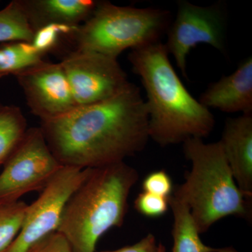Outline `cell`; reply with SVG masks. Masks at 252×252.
<instances>
[{
    "instance_id": "1",
    "label": "cell",
    "mask_w": 252,
    "mask_h": 252,
    "mask_svg": "<svg viewBox=\"0 0 252 252\" xmlns=\"http://www.w3.org/2000/svg\"><path fill=\"white\" fill-rule=\"evenodd\" d=\"M40 128L59 163L81 169L124 162L150 139L145 102L130 82L106 100L43 121Z\"/></svg>"
},
{
    "instance_id": "2",
    "label": "cell",
    "mask_w": 252,
    "mask_h": 252,
    "mask_svg": "<svg viewBox=\"0 0 252 252\" xmlns=\"http://www.w3.org/2000/svg\"><path fill=\"white\" fill-rule=\"evenodd\" d=\"M128 61L145 90L149 138L165 147L211 133L213 114L186 89L165 44L158 41L132 50Z\"/></svg>"
},
{
    "instance_id": "3",
    "label": "cell",
    "mask_w": 252,
    "mask_h": 252,
    "mask_svg": "<svg viewBox=\"0 0 252 252\" xmlns=\"http://www.w3.org/2000/svg\"><path fill=\"white\" fill-rule=\"evenodd\" d=\"M63 209L57 231L72 252H95L99 239L124 223L139 173L125 161L87 168Z\"/></svg>"
},
{
    "instance_id": "4",
    "label": "cell",
    "mask_w": 252,
    "mask_h": 252,
    "mask_svg": "<svg viewBox=\"0 0 252 252\" xmlns=\"http://www.w3.org/2000/svg\"><path fill=\"white\" fill-rule=\"evenodd\" d=\"M183 150L191 168L172 193L188 205L199 233L225 217L250 220L252 200L239 189L220 141L205 143L190 138L184 142Z\"/></svg>"
},
{
    "instance_id": "5",
    "label": "cell",
    "mask_w": 252,
    "mask_h": 252,
    "mask_svg": "<svg viewBox=\"0 0 252 252\" xmlns=\"http://www.w3.org/2000/svg\"><path fill=\"white\" fill-rule=\"evenodd\" d=\"M171 18L165 9L98 2L75 34L77 50L117 59L125 50L160 41L171 24Z\"/></svg>"
},
{
    "instance_id": "6",
    "label": "cell",
    "mask_w": 252,
    "mask_h": 252,
    "mask_svg": "<svg viewBox=\"0 0 252 252\" xmlns=\"http://www.w3.org/2000/svg\"><path fill=\"white\" fill-rule=\"evenodd\" d=\"M0 174V202L41 191L63 166L51 153L40 127L28 129Z\"/></svg>"
},
{
    "instance_id": "7",
    "label": "cell",
    "mask_w": 252,
    "mask_h": 252,
    "mask_svg": "<svg viewBox=\"0 0 252 252\" xmlns=\"http://www.w3.org/2000/svg\"><path fill=\"white\" fill-rule=\"evenodd\" d=\"M87 170L61 167L35 201L28 205L19 233L3 252H30L46 237L57 231L64 205L86 177Z\"/></svg>"
},
{
    "instance_id": "8",
    "label": "cell",
    "mask_w": 252,
    "mask_h": 252,
    "mask_svg": "<svg viewBox=\"0 0 252 252\" xmlns=\"http://www.w3.org/2000/svg\"><path fill=\"white\" fill-rule=\"evenodd\" d=\"M225 32L226 16L221 4L202 6L181 1L175 19L167 30L165 46L184 77L188 79L187 57L190 50L198 44H208L224 54Z\"/></svg>"
},
{
    "instance_id": "9",
    "label": "cell",
    "mask_w": 252,
    "mask_h": 252,
    "mask_svg": "<svg viewBox=\"0 0 252 252\" xmlns=\"http://www.w3.org/2000/svg\"><path fill=\"white\" fill-rule=\"evenodd\" d=\"M60 64L78 107L110 98L130 83L117 59L97 53L76 50Z\"/></svg>"
},
{
    "instance_id": "10",
    "label": "cell",
    "mask_w": 252,
    "mask_h": 252,
    "mask_svg": "<svg viewBox=\"0 0 252 252\" xmlns=\"http://www.w3.org/2000/svg\"><path fill=\"white\" fill-rule=\"evenodd\" d=\"M15 76L32 112L41 122L64 115L78 107L60 63L44 61Z\"/></svg>"
},
{
    "instance_id": "11",
    "label": "cell",
    "mask_w": 252,
    "mask_h": 252,
    "mask_svg": "<svg viewBox=\"0 0 252 252\" xmlns=\"http://www.w3.org/2000/svg\"><path fill=\"white\" fill-rule=\"evenodd\" d=\"M220 142L239 189L252 199V114L225 120Z\"/></svg>"
},
{
    "instance_id": "12",
    "label": "cell",
    "mask_w": 252,
    "mask_h": 252,
    "mask_svg": "<svg viewBox=\"0 0 252 252\" xmlns=\"http://www.w3.org/2000/svg\"><path fill=\"white\" fill-rule=\"evenodd\" d=\"M198 100L209 109L252 114L251 56L240 63L234 72L210 84Z\"/></svg>"
},
{
    "instance_id": "13",
    "label": "cell",
    "mask_w": 252,
    "mask_h": 252,
    "mask_svg": "<svg viewBox=\"0 0 252 252\" xmlns=\"http://www.w3.org/2000/svg\"><path fill=\"white\" fill-rule=\"evenodd\" d=\"M34 31L49 23L79 26L94 12L92 0H38L23 1Z\"/></svg>"
},
{
    "instance_id": "14",
    "label": "cell",
    "mask_w": 252,
    "mask_h": 252,
    "mask_svg": "<svg viewBox=\"0 0 252 252\" xmlns=\"http://www.w3.org/2000/svg\"><path fill=\"white\" fill-rule=\"evenodd\" d=\"M169 206L171 207L174 217L172 252H239L233 248H215L204 244L188 205L175 194L169 198Z\"/></svg>"
},
{
    "instance_id": "15",
    "label": "cell",
    "mask_w": 252,
    "mask_h": 252,
    "mask_svg": "<svg viewBox=\"0 0 252 252\" xmlns=\"http://www.w3.org/2000/svg\"><path fill=\"white\" fill-rule=\"evenodd\" d=\"M34 32L23 1H11L0 10V42H31Z\"/></svg>"
},
{
    "instance_id": "16",
    "label": "cell",
    "mask_w": 252,
    "mask_h": 252,
    "mask_svg": "<svg viewBox=\"0 0 252 252\" xmlns=\"http://www.w3.org/2000/svg\"><path fill=\"white\" fill-rule=\"evenodd\" d=\"M27 122L21 109L0 105V165H4L27 132Z\"/></svg>"
},
{
    "instance_id": "17",
    "label": "cell",
    "mask_w": 252,
    "mask_h": 252,
    "mask_svg": "<svg viewBox=\"0 0 252 252\" xmlns=\"http://www.w3.org/2000/svg\"><path fill=\"white\" fill-rule=\"evenodd\" d=\"M44 62L31 42L16 41L0 46V77L16 75Z\"/></svg>"
},
{
    "instance_id": "18",
    "label": "cell",
    "mask_w": 252,
    "mask_h": 252,
    "mask_svg": "<svg viewBox=\"0 0 252 252\" xmlns=\"http://www.w3.org/2000/svg\"><path fill=\"white\" fill-rule=\"evenodd\" d=\"M28 207L21 200L0 202V252H4L17 236Z\"/></svg>"
},
{
    "instance_id": "19",
    "label": "cell",
    "mask_w": 252,
    "mask_h": 252,
    "mask_svg": "<svg viewBox=\"0 0 252 252\" xmlns=\"http://www.w3.org/2000/svg\"><path fill=\"white\" fill-rule=\"evenodd\" d=\"M79 26L49 23L36 30L31 41L32 46L42 55L54 49L57 45L61 36L74 34Z\"/></svg>"
},
{
    "instance_id": "20",
    "label": "cell",
    "mask_w": 252,
    "mask_h": 252,
    "mask_svg": "<svg viewBox=\"0 0 252 252\" xmlns=\"http://www.w3.org/2000/svg\"><path fill=\"white\" fill-rule=\"evenodd\" d=\"M137 212L144 217L157 218L165 215L169 209V198L142 191L134 203Z\"/></svg>"
},
{
    "instance_id": "21",
    "label": "cell",
    "mask_w": 252,
    "mask_h": 252,
    "mask_svg": "<svg viewBox=\"0 0 252 252\" xmlns=\"http://www.w3.org/2000/svg\"><path fill=\"white\" fill-rule=\"evenodd\" d=\"M142 191L169 198L173 193L171 177L165 170L152 172L142 182Z\"/></svg>"
},
{
    "instance_id": "22",
    "label": "cell",
    "mask_w": 252,
    "mask_h": 252,
    "mask_svg": "<svg viewBox=\"0 0 252 252\" xmlns=\"http://www.w3.org/2000/svg\"><path fill=\"white\" fill-rule=\"evenodd\" d=\"M30 252H72L67 240L55 232L37 244Z\"/></svg>"
},
{
    "instance_id": "23",
    "label": "cell",
    "mask_w": 252,
    "mask_h": 252,
    "mask_svg": "<svg viewBox=\"0 0 252 252\" xmlns=\"http://www.w3.org/2000/svg\"><path fill=\"white\" fill-rule=\"evenodd\" d=\"M158 244H157L156 237L152 233H149L134 245L124 247L114 251L99 252H158Z\"/></svg>"
},
{
    "instance_id": "24",
    "label": "cell",
    "mask_w": 252,
    "mask_h": 252,
    "mask_svg": "<svg viewBox=\"0 0 252 252\" xmlns=\"http://www.w3.org/2000/svg\"><path fill=\"white\" fill-rule=\"evenodd\" d=\"M158 252H166V249L161 243H159L158 245Z\"/></svg>"
}]
</instances>
